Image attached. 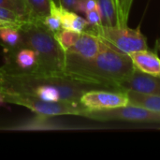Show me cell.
Returning <instances> with one entry per match:
<instances>
[{
    "label": "cell",
    "instance_id": "1",
    "mask_svg": "<svg viewBox=\"0 0 160 160\" xmlns=\"http://www.w3.org/2000/svg\"><path fill=\"white\" fill-rule=\"evenodd\" d=\"M0 86L3 90L30 96L45 101L80 103L82 96L96 86L74 79L65 72L45 74L22 70L11 63L0 67Z\"/></svg>",
    "mask_w": 160,
    "mask_h": 160
},
{
    "label": "cell",
    "instance_id": "2",
    "mask_svg": "<svg viewBox=\"0 0 160 160\" xmlns=\"http://www.w3.org/2000/svg\"><path fill=\"white\" fill-rule=\"evenodd\" d=\"M134 68L128 54L104 41L100 52L94 57L84 58L66 52L64 72L98 89L121 91L123 82Z\"/></svg>",
    "mask_w": 160,
    "mask_h": 160
},
{
    "label": "cell",
    "instance_id": "3",
    "mask_svg": "<svg viewBox=\"0 0 160 160\" xmlns=\"http://www.w3.org/2000/svg\"><path fill=\"white\" fill-rule=\"evenodd\" d=\"M19 30L21 41L15 49L29 48L37 53V64L29 71L45 74L64 72L66 52L55 39L54 33L41 22L34 21L25 22Z\"/></svg>",
    "mask_w": 160,
    "mask_h": 160
},
{
    "label": "cell",
    "instance_id": "4",
    "mask_svg": "<svg viewBox=\"0 0 160 160\" xmlns=\"http://www.w3.org/2000/svg\"><path fill=\"white\" fill-rule=\"evenodd\" d=\"M86 31L98 36L108 45L126 53L148 49L147 39L141 27L130 28L128 25H89Z\"/></svg>",
    "mask_w": 160,
    "mask_h": 160
},
{
    "label": "cell",
    "instance_id": "5",
    "mask_svg": "<svg viewBox=\"0 0 160 160\" xmlns=\"http://www.w3.org/2000/svg\"><path fill=\"white\" fill-rule=\"evenodd\" d=\"M6 103L22 106L40 116H59V115H77L84 116L88 112L81 103L68 101H45L30 96L17 94L3 90Z\"/></svg>",
    "mask_w": 160,
    "mask_h": 160
},
{
    "label": "cell",
    "instance_id": "6",
    "mask_svg": "<svg viewBox=\"0 0 160 160\" xmlns=\"http://www.w3.org/2000/svg\"><path fill=\"white\" fill-rule=\"evenodd\" d=\"M85 118L96 121H127L138 123H157L160 124V112H153L139 106L128 104L120 108L107 111H88Z\"/></svg>",
    "mask_w": 160,
    "mask_h": 160
},
{
    "label": "cell",
    "instance_id": "7",
    "mask_svg": "<svg viewBox=\"0 0 160 160\" xmlns=\"http://www.w3.org/2000/svg\"><path fill=\"white\" fill-rule=\"evenodd\" d=\"M80 103L88 111H107L128 104V98L125 92L108 89H91L85 92Z\"/></svg>",
    "mask_w": 160,
    "mask_h": 160
},
{
    "label": "cell",
    "instance_id": "8",
    "mask_svg": "<svg viewBox=\"0 0 160 160\" xmlns=\"http://www.w3.org/2000/svg\"><path fill=\"white\" fill-rule=\"evenodd\" d=\"M160 95V76L144 73L137 68L128 75L121 85V91Z\"/></svg>",
    "mask_w": 160,
    "mask_h": 160
},
{
    "label": "cell",
    "instance_id": "9",
    "mask_svg": "<svg viewBox=\"0 0 160 160\" xmlns=\"http://www.w3.org/2000/svg\"><path fill=\"white\" fill-rule=\"evenodd\" d=\"M102 45L103 41L98 36L85 30L80 34L75 44L67 52L81 57L90 58L96 56L100 52Z\"/></svg>",
    "mask_w": 160,
    "mask_h": 160
},
{
    "label": "cell",
    "instance_id": "10",
    "mask_svg": "<svg viewBox=\"0 0 160 160\" xmlns=\"http://www.w3.org/2000/svg\"><path fill=\"white\" fill-rule=\"evenodd\" d=\"M128 55L135 68L147 74L160 76V58L156 52L146 49Z\"/></svg>",
    "mask_w": 160,
    "mask_h": 160
},
{
    "label": "cell",
    "instance_id": "11",
    "mask_svg": "<svg viewBox=\"0 0 160 160\" xmlns=\"http://www.w3.org/2000/svg\"><path fill=\"white\" fill-rule=\"evenodd\" d=\"M125 93L128 98V104L160 112V95L142 94L130 90L125 91Z\"/></svg>",
    "mask_w": 160,
    "mask_h": 160
},
{
    "label": "cell",
    "instance_id": "12",
    "mask_svg": "<svg viewBox=\"0 0 160 160\" xmlns=\"http://www.w3.org/2000/svg\"><path fill=\"white\" fill-rule=\"evenodd\" d=\"M60 19L63 29L72 30L78 33L85 31L90 25L86 19L78 15L75 11L67 9L63 7H61L60 9Z\"/></svg>",
    "mask_w": 160,
    "mask_h": 160
},
{
    "label": "cell",
    "instance_id": "13",
    "mask_svg": "<svg viewBox=\"0 0 160 160\" xmlns=\"http://www.w3.org/2000/svg\"><path fill=\"white\" fill-rule=\"evenodd\" d=\"M15 52L14 61L9 62L14 67L22 70H32L37 64V53L34 50L29 48H19L10 50Z\"/></svg>",
    "mask_w": 160,
    "mask_h": 160
},
{
    "label": "cell",
    "instance_id": "14",
    "mask_svg": "<svg viewBox=\"0 0 160 160\" xmlns=\"http://www.w3.org/2000/svg\"><path fill=\"white\" fill-rule=\"evenodd\" d=\"M101 14L102 25L120 24L116 5L113 0H96Z\"/></svg>",
    "mask_w": 160,
    "mask_h": 160
},
{
    "label": "cell",
    "instance_id": "15",
    "mask_svg": "<svg viewBox=\"0 0 160 160\" xmlns=\"http://www.w3.org/2000/svg\"><path fill=\"white\" fill-rule=\"evenodd\" d=\"M30 21L41 22L50 14L52 0H25Z\"/></svg>",
    "mask_w": 160,
    "mask_h": 160
},
{
    "label": "cell",
    "instance_id": "16",
    "mask_svg": "<svg viewBox=\"0 0 160 160\" xmlns=\"http://www.w3.org/2000/svg\"><path fill=\"white\" fill-rule=\"evenodd\" d=\"M0 40L9 50H13L18 47L21 41L20 30L16 27H0Z\"/></svg>",
    "mask_w": 160,
    "mask_h": 160
},
{
    "label": "cell",
    "instance_id": "17",
    "mask_svg": "<svg viewBox=\"0 0 160 160\" xmlns=\"http://www.w3.org/2000/svg\"><path fill=\"white\" fill-rule=\"evenodd\" d=\"M80 34L81 33L62 28L59 31L54 33V37L57 42L63 48V50L67 52L75 44V42L80 37Z\"/></svg>",
    "mask_w": 160,
    "mask_h": 160
},
{
    "label": "cell",
    "instance_id": "18",
    "mask_svg": "<svg viewBox=\"0 0 160 160\" xmlns=\"http://www.w3.org/2000/svg\"><path fill=\"white\" fill-rule=\"evenodd\" d=\"M0 6L12 9L25 21H30L25 0H0Z\"/></svg>",
    "mask_w": 160,
    "mask_h": 160
},
{
    "label": "cell",
    "instance_id": "19",
    "mask_svg": "<svg viewBox=\"0 0 160 160\" xmlns=\"http://www.w3.org/2000/svg\"><path fill=\"white\" fill-rule=\"evenodd\" d=\"M133 0H117L116 7L119 16V22L121 25H128V16Z\"/></svg>",
    "mask_w": 160,
    "mask_h": 160
},
{
    "label": "cell",
    "instance_id": "20",
    "mask_svg": "<svg viewBox=\"0 0 160 160\" xmlns=\"http://www.w3.org/2000/svg\"><path fill=\"white\" fill-rule=\"evenodd\" d=\"M84 14H85V19L90 25L101 24V14H100L99 9H98V7L96 8H93L91 10L86 11Z\"/></svg>",
    "mask_w": 160,
    "mask_h": 160
},
{
    "label": "cell",
    "instance_id": "21",
    "mask_svg": "<svg viewBox=\"0 0 160 160\" xmlns=\"http://www.w3.org/2000/svg\"><path fill=\"white\" fill-rule=\"evenodd\" d=\"M54 1L59 5H61L63 8L73 11H75V8L78 2V0H54Z\"/></svg>",
    "mask_w": 160,
    "mask_h": 160
},
{
    "label": "cell",
    "instance_id": "22",
    "mask_svg": "<svg viewBox=\"0 0 160 160\" xmlns=\"http://www.w3.org/2000/svg\"><path fill=\"white\" fill-rule=\"evenodd\" d=\"M16 27V28H20V26L16 23H13V22H7V21H4V20H1L0 19V27Z\"/></svg>",
    "mask_w": 160,
    "mask_h": 160
},
{
    "label": "cell",
    "instance_id": "23",
    "mask_svg": "<svg viewBox=\"0 0 160 160\" xmlns=\"http://www.w3.org/2000/svg\"><path fill=\"white\" fill-rule=\"evenodd\" d=\"M6 103L5 101V98H4V95H3V91H2V88L0 86V106L4 105Z\"/></svg>",
    "mask_w": 160,
    "mask_h": 160
},
{
    "label": "cell",
    "instance_id": "24",
    "mask_svg": "<svg viewBox=\"0 0 160 160\" xmlns=\"http://www.w3.org/2000/svg\"><path fill=\"white\" fill-rule=\"evenodd\" d=\"M155 49H156L157 51L160 52V38H158V39H157V41H156Z\"/></svg>",
    "mask_w": 160,
    "mask_h": 160
},
{
    "label": "cell",
    "instance_id": "25",
    "mask_svg": "<svg viewBox=\"0 0 160 160\" xmlns=\"http://www.w3.org/2000/svg\"><path fill=\"white\" fill-rule=\"evenodd\" d=\"M113 1H114V3H115V5H116V3H117V0H113ZM116 8H117V7H116Z\"/></svg>",
    "mask_w": 160,
    "mask_h": 160
},
{
    "label": "cell",
    "instance_id": "26",
    "mask_svg": "<svg viewBox=\"0 0 160 160\" xmlns=\"http://www.w3.org/2000/svg\"><path fill=\"white\" fill-rule=\"evenodd\" d=\"M0 73H1V70H0Z\"/></svg>",
    "mask_w": 160,
    "mask_h": 160
}]
</instances>
